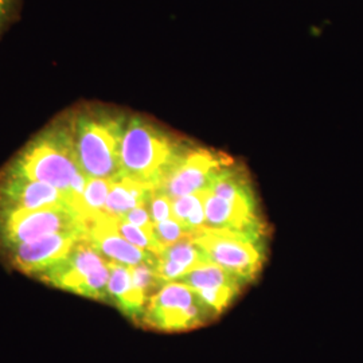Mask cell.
I'll return each mask as SVG.
<instances>
[{
  "label": "cell",
  "mask_w": 363,
  "mask_h": 363,
  "mask_svg": "<svg viewBox=\"0 0 363 363\" xmlns=\"http://www.w3.org/2000/svg\"><path fill=\"white\" fill-rule=\"evenodd\" d=\"M9 167L57 189L65 196L67 205L81 214L82 194L89 178L78 163L69 113L55 118L35 135Z\"/></svg>",
  "instance_id": "6da1fadb"
},
{
  "label": "cell",
  "mask_w": 363,
  "mask_h": 363,
  "mask_svg": "<svg viewBox=\"0 0 363 363\" xmlns=\"http://www.w3.org/2000/svg\"><path fill=\"white\" fill-rule=\"evenodd\" d=\"M159 259H171L181 265H184L190 271L195 267H199L202 264L208 262L202 249L198 247L193 241L191 235H187L182 238L181 241L164 247L159 255H156Z\"/></svg>",
  "instance_id": "e0dca14e"
},
{
  "label": "cell",
  "mask_w": 363,
  "mask_h": 363,
  "mask_svg": "<svg viewBox=\"0 0 363 363\" xmlns=\"http://www.w3.org/2000/svg\"><path fill=\"white\" fill-rule=\"evenodd\" d=\"M116 229L118 233L121 234L128 242L135 247L151 252L154 255H159L163 250V247L157 244L154 234L147 233L143 229L133 226L125 220L116 218Z\"/></svg>",
  "instance_id": "d6986e66"
},
{
  "label": "cell",
  "mask_w": 363,
  "mask_h": 363,
  "mask_svg": "<svg viewBox=\"0 0 363 363\" xmlns=\"http://www.w3.org/2000/svg\"><path fill=\"white\" fill-rule=\"evenodd\" d=\"M216 316L194 289L172 281L148 300L139 323L156 331L179 333L206 325Z\"/></svg>",
  "instance_id": "5b68a950"
},
{
  "label": "cell",
  "mask_w": 363,
  "mask_h": 363,
  "mask_svg": "<svg viewBox=\"0 0 363 363\" xmlns=\"http://www.w3.org/2000/svg\"><path fill=\"white\" fill-rule=\"evenodd\" d=\"M109 277V261L93 247L88 235L78 240L66 259L38 276L54 288L106 303Z\"/></svg>",
  "instance_id": "277c9868"
},
{
  "label": "cell",
  "mask_w": 363,
  "mask_h": 363,
  "mask_svg": "<svg viewBox=\"0 0 363 363\" xmlns=\"http://www.w3.org/2000/svg\"><path fill=\"white\" fill-rule=\"evenodd\" d=\"M203 206L208 229H226L261 237L262 226L256 202L228 201L205 191Z\"/></svg>",
  "instance_id": "7c38bea8"
},
{
  "label": "cell",
  "mask_w": 363,
  "mask_h": 363,
  "mask_svg": "<svg viewBox=\"0 0 363 363\" xmlns=\"http://www.w3.org/2000/svg\"><path fill=\"white\" fill-rule=\"evenodd\" d=\"M191 238L202 249L208 262L233 273L247 283L253 280L261 269L264 261L261 237L205 228Z\"/></svg>",
  "instance_id": "52a82bcc"
},
{
  "label": "cell",
  "mask_w": 363,
  "mask_h": 363,
  "mask_svg": "<svg viewBox=\"0 0 363 363\" xmlns=\"http://www.w3.org/2000/svg\"><path fill=\"white\" fill-rule=\"evenodd\" d=\"M205 193V191H203ZM203 193H198V194L184 195L179 198H174L172 199V218L178 220L182 226H184L186 220L190 217V214L193 213L195 206L199 203V201L202 199Z\"/></svg>",
  "instance_id": "7402d4cb"
},
{
  "label": "cell",
  "mask_w": 363,
  "mask_h": 363,
  "mask_svg": "<svg viewBox=\"0 0 363 363\" xmlns=\"http://www.w3.org/2000/svg\"><path fill=\"white\" fill-rule=\"evenodd\" d=\"M89 222L69 206L0 213V244L10 250L50 234H88Z\"/></svg>",
  "instance_id": "8992f818"
},
{
  "label": "cell",
  "mask_w": 363,
  "mask_h": 363,
  "mask_svg": "<svg viewBox=\"0 0 363 363\" xmlns=\"http://www.w3.org/2000/svg\"><path fill=\"white\" fill-rule=\"evenodd\" d=\"M21 0H0V35L18 13Z\"/></svg>",
  "instance_id": "cb8c5ba5"
},
{
  "label": "cell",
  "mask_w": 363,
  "mask_h": 363,
  "mask_svg": "<svg viewBox=\"0 0 363 363\" xmlns=\"http://www.w3.org/2000/svg\"><path fill=\"white\" fill-rule=\"evenodd\" d=\"M111 277L108 283V303L115 304L132 320L140 322L148 298L133 284L130 267L109 261Z\"/></svg>",
  "instance_id": "4fadbf2b"
},
{
  "label": "cell",
  "mask_w": 363,
  "mask_h": 363,
  "mask_svg": "<svg viewBox=\"0 0 363 363\" xmlns=\"http://www.w3.org/2000/svg\"><path fill=\"white\" fill-rule=\"evenodd\" d=\"M86 235L88 234H50L19 244L9 250L11 264L21 272L38 277L39 274L66 259L78 240Z\"/></svg>",
  "instance_id": "30bf717a"
},
{
  "label": "cell",
  "mask_w": 363,
  "mask_h": 363,
  "mask_svg": "<svg viewBox=\"0 0 363 363\" xmlns=\"http://www.w3.org/2000/svg\"><path fill=\"white\" fill-rule=\"evenodd\" d=\"M189 147L140 116L128 117L120 151V177L155 190Z\"/></svg>",
  "instance_id": "3957f363"
},
{
  "label": "cell",
  "mask_w": 363,
  "mask_h": 363,
  "mask_svg": "<svg viewBox=\"0 0 363 363\" xmlns=\"http://www.w3.org/2000/svg\"><path fill=\"white\" fill-rule=\"evenodd\" d=\"M120 220H125V222H128V223L133 225V226H138V228L145 230L147 233L154 234L155 223L152 222L147 203L145 205H140L138 208H132L130 211H128Z\"/></svg>",
  "instance_id": "603a6c76"
},
{
  "label": "cell",
  "mask_w": 363,
  "mask_h": 363,
  "mask_svg": "<svg viewBox=\"0 0 363 363\" xmlns=\"http://www.w3.org/2000/svg\"><path fill=\"white\" fill-rule=\"evenodd\" d=\"M154 235H155L157 244L164 249V247L181 241L182 238L187 237L189 233L184 230V228L178 220L169 218V220H163L160 223H156L155 228H154Z\"/></svg>",
  "instance_id": "ffe728a7"
},
{
  "label": "cell",
  "mask_w": 363,
  "mask_h": 363,
  "mask_svg": "<svg viewBox=\"0 0 363 363\" xmlns=\"http://www.w3.org/2000/svg\"><path fill=\"white\" fill-rule=\"evenodd\" d=\"M133 284L143 294L145 298H152L167 283L157 274L155 267L142 264L136 267H130Z\"/></svg>",
  "instance_id": "ac0fdd59"
},
{
  "label": "cell",
  "mask_w": 363,
  "mask_h": 363,
  "mask_svg": "<svg viewBox=\"0 0 363 363\" xmlns=\"http://www.w3.org/2000/svg\"><path fill=\"white\" fill-rule=\"evenodd\" d=\"M69 115L82 172L94 179H117L120 177L121 142L128 117L100 105H84Z\"/></svg>",
  "instance_id": "7a4b0ae2"
},
{
  "label": "cell",
  "mask_w": 363,
  "mask_h": 363,
  "mask_svg": "<svg viewBox=\"0 0 363 363\" xmlns=\"http://www.w3.org/2000/svg\"><path fill=\"white\" fill-rule=\"evenodd\" d=\"M232 164L229 157L206 148H187L157 184L155 191L171 199L208 191L220 169Z\"/></svg>",
  "instance_id": "ba28073f"
},
{
  "label": "cell",
  "mask_w": 363,
  "mask_h": 363,
  "mask_svg": "<svg viewBox=\"0 0 363 363\" xmlns=\"http://www.w3.org/2000/svg\"><path fill=\"white\" fill-rule=\"evenodd\" d=\"M88 238L93 247L111 262L125 267H136L142 264L156 267V255L128 242L117 232L116 218L106 214L91 220L88 229Z\"/></svg>",
  "instance_id": "8fae6325"
},
{
  "label": "cell",
  "mask_w": 363,
  "mask_h": 363,
  "mask_svg": "<svg viewBox=\"0 0 363 363\" xmlns=\"http://www.w3.org/2000/svg\"><path fill=\"white\" fill-rule=\"evenodd\" d=\"M154 189L140 182L118 177L112 187L105 205V214L112 218H123L132 208L145 205Z\"/></svg>",
  "instance_id": "5bb4252c"
},
{
  "label": "cell",
  "mask_w": 363,
  "mask_h": 363,
  "mask_svg": "<svg viewBox=\"0 0 363 363\" xmlns=\"http://www.w3.org/2000/svg\"><path fill=\"white\" fill-rule=\"evenodd\" d=\"M147 206L155 225L172 218V199L167 195L157 193L154 190L147 202Z\"/></svg>",
  "instance_id": "44dd1931"
},
{
  "label": "cell",
  "mask_w": 363,
  "mask_h": 363,
  "mask_svg": "<svg viewBox=\"0 0 363 363\" xmlns=\"http://www.w3.org/2000/svg\"><path fill=\"white\" fill-rule=\"evenodd\" d=\"M112 182L106 179H94L89 178L85 186L82 202H81V214L89 222L105 214V205L108 195L112 187Z\"/></svg>",
  "instance_id": "2e32d148"
},
{
  "label": "cell",
  "mask_w": 363,
  "mask_h": 363,
  "mask_svg": "<svg viewBox=\"0 0 363 363\" xmlns=\"http://www.w3.org/2000/svg\"><path fill=\"white\" fill-rule=\"evenodd\" d=\"M55 206H69L57 189L33 181L9 166L0 172V213Z\"/></svg>",
  "instance_id": "9c48e42d"
},
{
  "label": "cell",
  "mask_w": 363,
  "mask_h": 363,
  "mask_svg": "<svg viewBox=\"0 0 363 363\" xmlns=\"http://www.w3.org/2000/svg\"><path fill=\"white\" fill-rule=\"evenodd\" d=\"M178 283L190 286L191 289H194L195 292H202L208 289L229 288V286L241 288L247 281H244L233 273L225 271L218 265L206 262L199 267H195L194 269L186 273L178 280Z\"/></svg>",
  "instance_id": "9a60e30c"
}]
</instances>
